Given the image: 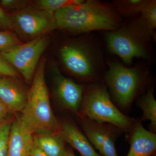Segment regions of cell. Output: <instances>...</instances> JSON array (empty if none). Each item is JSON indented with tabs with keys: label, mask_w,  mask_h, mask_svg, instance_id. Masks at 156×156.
I'll return each instance as SVG.
<instances>
[{
	"label": "cell",
	"mask_w": 156,
	"mask_h": 156,
	"mask_svg": "<svg viewBox=\"0 0 156 156\" xmlns=\"http://www.w3.org/2000/svg\"><path fill=\"white\" fill-rule=\"evenodd\" d=\"M46 60L42 58L34 74L27 101L20 116L34 134L58 133L60 123L53 114L45 80Z\"/></svg>",
	"instance_id": "cell-5"
},
{
	"label": "cell",
	"mask_w": 156,
	"mask_h": 156,
	"mask_svg": "<svg viewBox=\"0 0 156 156\" xmlns=\"http://www.w3.org/2000/svg\"><path fill=\"white\" fill-rule=\"evenodd\" d=\"M7 120L0 125V156H8V140L11 125Z\"/></svg>",
	"instance_id": "cell-20"
},
{
	"label": "cell",
	"mask_w": 156,
	"mask_h": 156,
	"mask_svg": "<svg viewBox=\"0 0 156 156\" xmlns=\"http://www.w3.org/2000/svg\"><path fill=\"white\" fill-rule=\"evenodd\" d=\"M0 29H13V21L11 15L5 12L0 6Z\"/></svg>",
	"instance_id": "cell-23"
},
{
	"label": "cell",
	"mask_w": 156,
	"mask_h": 156,
	"mask_svg": "<svg viewBox=\"0 0 156 156\" xmlns=\"http://www.w3.org/2000/svg\"><path fill=\"white\" fill-rule=\"evenodd\" d=\"M27 98L23 89L11 78L2 76L0 80V99L5 105L9 113L21 112Z\"/></svg>",
	"instance_id": "cell-14"
},
{
	"label": "cell",
	"mask_w": 156,
	"mask_h": 156,
	"mask_svg": "<svg viewBox=\"0 0 156 156\" xmlns=\"http://www.w3.org/2000/svg\"><path fill=\"white\" fill-rule=\"evenodd\" d=\"M150 27L155 30L156 28V1L148 0L140 13Z\"/></svg>",
	"instance_id": "cell-19"
},
{
	"label": "cell",
	"mask_w": 156,
	"mask_h": 156,
	"mask_svg": "<svg viewBox=\"0 0 156 156\" xmlns=\"http://www.w3.org/2000/svg\"><path fill=\"white\" fill-rule=\"evenodd\" d=\"M34 134L17 116L11 122L8 140V156H30L34 145Z\"/></svg>",
	"instance_id": "cell-11"
},
{
	"label": "cell",
	"mask_w": 156,
	"mask_h": 156,
	"mask_svg": "<svg viewBox=\"0 0 156 156\" xmlns=\"http://www.w3.org/2000/svg\"><path fill=\"white\" fill-rule=\"evenodd\" d=\"M64 42L58 55L66 69L86 84L101 83L107 69L99 39L92 33Z\"/></svg>",
	"instance_id": "cell-3"
},
{
	"label": "cell",
	"mask_w": 156,
	"mask_h": 156,
	"mask_svg": "<svg viewBox=\"0 0 156 156\" xmlns=\"http://www.w3.org/2000/svg\"><path fill=\"white\" fill-rule=\"evenodd\" d=\"M126 137L130 145L126 156H151L155 154L156 134L144 128L141 120L136 119Z\"/></svg>",
	"instance_id": "cell-12"
},
{
	"label": "cell",
	"mask_w": 156,
	"mask_h": 156,
	"mask_svg": "<svg viewBox=\"0 0 156 156\" xmlns=\"http://www.w3.org/2000/svg\"><path fill=\"white\" fill-rule=\"evenodd\" d=\"M83 0H40L37 2L38 9L54 14L56 11L63 8L79 5Z\"/></svg>",
	"instance_id": "cell-18"
},
{
	"label": "cell",
	"mask_w": 156,
	"mask_h": 156,
	"mask_svg": "<svg viewBox=\"0 0 156 156\" xmlns=\"http://www.w3.org/2000/svg\"><path fill=\"white\" fill-rule=\"evenodd\" d=\"M9 113L5 105L0 99V125L7 120Z\"/></svg>",
	"instance_id": "cell-25"
},
{
	"label": "cell",
	"mask_w": 156,
	"mask_h": 156,
	"mask_svg": "<svg viewBox=\"0 0 156 156\" xmlns=\"http://www.w3.org/2000/svg\"><path fill=\"white\" fill-rule=\"evenodd\" d=\"M102 83L113 102L122 112L131 108L134 101L146 92L154 81L150 63L144 61L128 67L117 61H107Z\"/></svg>",
	"instance_id": "cell-4"
},
{
	"label": "cell",
	"mask_w": 156,
	"mask_h": 156,
	"mask_svg": "<svg viewBox=\"0 0 156 156\" xmlns=\"http://www.w3.org/2000/svg\"><path fill=\"white\" fill-rule=\"evenodd\" d=\"M154 87L151 86L142 95L136 99V105L143 112L141 121L149 120V131L156 132V101L154 96Z\"/></svg>",
	"instance_id": "cell-16"
},
{
	"label": "cell",
	"mask_w": 156,
	"mask_h": 156,
	"mask_svg": "<svg viewBox=\"0 0 156 156\" xmlns=\"http://www.w3.org/2000/svg\"><path fill=\"white\" fill-rule=\"evenodd\" d=\"M33 137L34 144L48 156H66L65 142L59 133L36 134Z\"/></svg>",
	"instance_id": "cell-15"
},
{
	"label": "cell",
	"mask_w": 156,
	"mask_h": 156,
	"mask_svg": "<svg viewBox=\"0 0 156 156\" xmlns=\"http://www.w3.org/2000/svg\"><path fill=\"white\" fill-rule=\"evenodd\" d=\"M153 156H155V154H154L153 155Z\"/></svg>",
	"instance_id": "cell-29"
},
{
	"label": "cell",
	"mask_w": 156,
	"mask_h": 156,
	"mask_svg": "<svg viewBox=\"0 0 156 156\" xmlns=\"http://www.w3.org/2000/svg\"><path fill=\"white\" fill-rule=\"evenodd\" d=\"M17 71V70L0 55V75L16 77L18 75Z\"/></svg>",
	"instance_id": "cell-22"
},
{
	"label": "cell",
	"mask_w": 156,
	"mask_h": 156,
	"mask_svg": "<svg viewBox=\"0 0 156 156\" xmlns=\"http://www.w3.org/2000/svg\"><path fill=\"white\" fill-rule=\"evenodd\" d=\"M152 29L140 14L123 20L115 30L105 32V39L108 51L119 56L126 64L135 58H142L150 64L155 60L152 42L155 40Z\"/></svg>",
	"instance_id": "cell-1"
},
{
	"label": "cell",
	"mask_w": 156,
	"mask_h": 156,
	"mask_svg": "<svg viewBox=\"0 0 156 156\" xmlns=\"http://www.w3.org/2000/svg\"><path fill=\"white\" fill-rule=\"evenodd\" d=\"M20 44L14 34L9 31H0V53Z\"/></svg>",
	"instance_id": "cell-21"
},
{
	"label": "cell",
	"mask_w": 156,
	"mask_h": 156,
	"mask_svg": "<svg viewBox=\"0 0 156 156\" xmlns=\"http://www.w3.org/2000/svg\"><path fill=\"white\" fill-rule=\"evenodd\" d=\"M53 68L54 92L56 98L62 108L77 115L87 84L77 83L62 74L57 67Z\"/></svg>",
	"instance_id": "cell-10"
},
{
	"label": "cell",
	"mask_w": 156,
	"mask_h": 156,
	"mask_svg": "<svg viewBox=\"0 0 156 156\" xmlns=\"http://www.w3.org/2000/svg\"><path fill=\"white\" fill-rule=\"evenodd\" d=\"M66 156H76L72 150H67Z\"/></svg>",
	"instance_id": "cell-27"
},
{
	"label": "cell",
	"mask_w": 156,
	"mask_h": 156,
	"mask_svg": "<svg viewBox=\"0 0 156 156\" xmlns=\"http://www.w3.org/2000/svg\"><path fill=\"white\" fill-rule=\"evenodd\" d=\"M60 123L59 135L82 156H102L95 151L87 136L71 120L64 119Z\"/></svg>",
	"instance_id": "cell-13"
},
{
	"label": "cell",
	"mask_w": 156,
	"mask_h": 156,
	"mask_svg": "<svg viewBox=\"0 0 156 156\" xmlns=\"http://www.w3.org/2000/svg\"><path fill=\"white\" fill-rule=\"evenodd\" d=\"M80 118V117H79ZM84 134L102 156H118L115 147L117 140L123 132L116 126L100 123L86 118H80Z\"/></svg>",
	"instance_id": "cell-8"
},
{
	"label": "cell",
	"mask_w": 156,
	"mask_h": 156,
	"mask_svg": "<svg viewBox=\"0 0 156 156\" xmlns=\"http://www.w3.org/2000/svg\"><path fill=\"white\" fill-rule=\"evenodd\" d=\"M77 115L80 118L112 124L127 133L134 127L136 120L126 115L116 106L102 83L86 85Z\"/></svg>",
	"instance_id": "cell-6"
},
{
	"label": "cell",
	"mask_w": 156,
	"mask_h": 156,
	"mask_svg": "<svg viewBox=\"0 0 156 156\" xmlns=\"http://www.w3.org/2000/svg\"><path fill=\"white\" fill-rule=\"evenodd\" d=\"M11 17L13 29L24 36L37 37L57 28L54 14L39 9H22Z\"/></svg>",
	"instance_id": "cell-9"
},
{
	"label": "cell",
	"mask_w": 156,
	"mask_h": 156,
	"mask_svg": "<svg viewBox=\"0 0 156 156\" xmlns=\"http://www.w3.org/2000/svg\"><path fill=\"white\" fill-rule=\"evenodd\" d=\"M54 17L57 28L79 34L115 30L124 20L112 2L99 0L84 1L59 9Z\"/></svg>",
	"instance_id": "cell-2"
},
{
	"label": "cell",
	"mask_w": 156,
	"mask_h": 156,
	"mask_svg": "<svg viewBox=\"0 0 156 156\" xmlns=\"http://www.w3.org/2000/svg\"><path fill=\"white\" fill-rule=\"evenodd\" d=\"M30 156H48L41 149L34 144L30 151Z\"/></svg>",
	"instance_id": "cell-26"
},
{
	"label": "cell",
	"mask_w": 156,
	"mask_h": 156,
	"mask_svg": "<svg viewBox=\"0 0 156 156\" xmlns=\"http://www.w3.org/2000/svg\"><path fill=\"white\" fill-rule=\"evenodd\" d=\"M148 0H114L112 2L123 19L140 14Z\"/></svg>",
	"instance_id": "cell-17"
},
{
	"label": "cell",
	"mask_w": 156,
	"mask_h": 156,
	"mask_svg": "<svg viewBox=\"0 0 156 156\" xmlns=\"http://www.w3.org/2000/svg\"><path fill=\"white\" fill-rule=\"evenodd\" d=\"M2 76L0 75V80L2 79Z\"/></svg>",
	"instance_id": "cell-28"
},
{
	"label": "cell",
	"mask_w": 156,
	"mask_h": 156,
	"mask_svg": "<svg viewBox=\"0 0 156 156\" xmlns=\"http://www.w3.org/2000/svg\"><path fill=\"white\" fill-rule=\"evenodd\" d=\"M24 2L16 0H2L1 5L4 8L9 9H14L22 7Z\"/></svg>",
	"instance_id": "cell-24"
},
{
	"label": "cell",
	"mask_w": 156,
	"mask_h": 156,
	"mask_svg": "<svg viewBox=\"0 0 156 156\" xmlns=\"http://www.w3.org/2000/svg\"><path fill=\"white\" fill-rule=\"evenodd\" d=\"M49 43L48 37L40 36L25 44L15 45L1 52L0 55L19 72L26 80L30 81Z\"/></svg>",
	"instance_id": "cell-7"
}]
</instances>
